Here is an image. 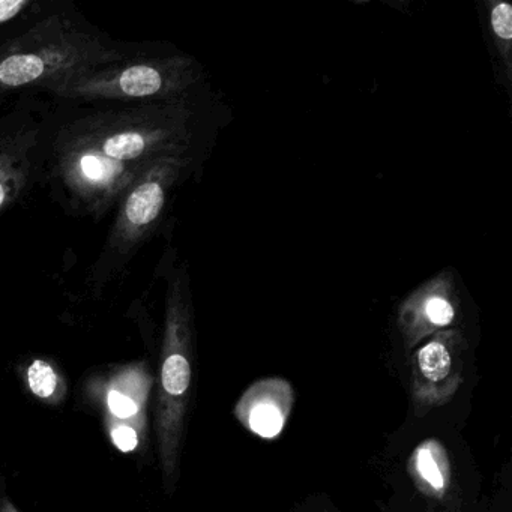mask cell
<instances>
[{"label": "cell", "instance_id": "1", "mask_svg": "<svg viewBox=\"0 0 512 512\" xmlns=\"http://www.w3.org/2000/svg\"><path fill=\"white\" fill-rule=\"evenodd\" d=\"M179 121L166 103L98 107L56 128L35 158L62 205L100 220L146 170L179 154Z\"/></svg>", "mask_w": 512, "mask_h": 512}, {"label": "cell", "instance_id": "2", "mask_svg": "<svg viewBox=\"0 0 512 512\" xmlns=\"http://www.w3.org/2000/svg\"><path fill=\"white\" fill-rule=\"evenodd\" d=\"M124 59L101 38L62 16L49 17L22 37L0 46V95L14 89H53L71 76Z\"/></svg>", "mask_w": 512, "mask_h": 512}, {"label": "cell", "instance_id": "3", "mask_svg": "<svg viewBox=\"0 0 512 512\" xmlns=\"http://www.w3.org/2000/svg\"><path fill=\"white\" fill-rule=\"evenodd\" d=\"M181 79V68L172 61L124 58L71 76L50 92L68 100L140 103L169 97Z\"/></svg>", "mask_w": 512, "mask_h": 512}, {"label": "cell", "instance_id": "4", "mask_svg": "<svg viewBox=\"0 0 512 512\" xmlns=\"http://www.w3.org/2000/svg\"><path fill=\"white\" fill-rule=\"evenodd\" d=\"M179 167V154L163 158L146 170L119 200L118 215L104 250V259L110 257V262L104 268L121 265L155 229Z\"/></svg>", "mask_w": 512, "mask_h": 512}, {"label": "cell", "instance_id": "5", "mask_svg": "<svg viewBox=\"0 0 512 512\" xmlns=\"http://www.w3.org/2000/svg\"><path fill=\"white\" fill-rule=\"evenodd\" d=\"M463 383V359L454 340L436 337L419 347L412 362V397L418 412L448 403Z\"/></svg>", "mask_w": 512, "mask_h": 512}, {"label": "cell", "instance_id": "6", "mask_svg": "<svg viewBox=\"0 0 512 512\" xmlns=\"http://www.w3.org/2000/svg\"><path fill=\"white\" fill-rule=\"evenodd\" d=\"M295 403L287 380L271 377L257 380L239 398L235 416L251 433L262 439H275L283 433Z\"/></svg>", "mask_w": 512, "mask_h": 512}, {"label": "cell", "instance_id": "7", "mask_svg": "<svg viewBox=\"0 0 512 512\" xmlns=\"http://www.w3.org/2000/svg\"><path fill=\"white\" fill-rule=\"evenodd\" d=\"M37 145L38 131L0 137V212L25 190Z\"/></svg>", "mask_w": 512, "mask_h": 512}, {"label": "cell", "instance_id": "8", "mask_svg": "<svg viewBox=\"0 0 512 512\" xmlns=\"http://www.w3.org/2000/svg\"><path fill=\"white\" fill-rule=\"evenodd\" d=\"M412 472L422 488L440 497L446 493L451 481L448 457L445 449L436 440H427L413 452Z\"/></svg>", "mask_w": 512, "mask_h": 512}, {"label": "cell", "instance_id": "9", "mask_svg": "<svg viewBox=\"0 0 512 512\" xmlns=\"http://www.w3.org/2000/svg\"><path fill=\"white\" fill-rule=\"evenodd\" d=\"M161 382L170 397L182 398L187 394L191 383V364L182 350H172L164 359Z\"/></svg>", "mask_w": 512, "mask_h": 512}, {"label": "cell", "instance_id": "10", "mask_svg": "<svg viewBox=\"0 0 512 512\" xmlns=\"http://www.w3.org/2000/svg\"><path fill=\"white\" fill-rule=\"evenodd\" d=\"M29 386L40 398H49L58 386V376L52 365L44 361H35L28 371Z\"/></svg>", "mask_w": 512, "mask_h": 512}, {"label": "cell", "instance_id": "11", "mask_svg": "<svg viewBox=\"0 0 512 512\" xmlns=\"http://www.w3.org/2000/svg\"><path fill=\"white\" fill-rule=\"evenodd\" d=\"M422 317L433 328H446L455 319V308L442 296H430L422 305Z\"/></svg>", "mask_w": 512, "mask_h": 512}, {"label": "cell", "instance_id": "12", "mask_svg": "<svg viewBox=\"0 0 512 512\" xmlns=\"http://www.w3.org/2000/svg\"><path fill=\"white\" fill-rule=\"evenodd\" d=\"M491 26L494 34L503 41L512 38V7L508 2H500L491 13Z\"/></svg>", "mask_w": 512, "mask_h": 512}, {"label": "cell", "instance_id": "13", "mask_svg": "<svg viewBox=\"0 0 512 512\" xmlns=\"http://www.w3.org/2000/svg\"><path fill=\"white\" fill-rule=\"evenodd\" d=\"M109 407L118 418H131L137 413L136 401L119 391L110 392Z\"/></svg>", "mask_w": 512, "mask_h": 512}, {"label": "cell", "instance_id": "14", "mask_svg": "<svg viewBox=\"0 0 512 512\" xmlns=\"http://www.w3.org/2000/svg\"><path fill=\"white\" fill-rule=\"evenodd\" d=\"M113 443L121 449L122 452L134 451L139 443V436H137L134 428L128 427V425H121V427L115 428L112 433Z\"/></svg>", "mask_w": 512, "mask_h": 512}, {"label": "cell", "instance_id": "15", "mask_svg": "<svg viewBox=\"0 0 512 512\" xmlns=\"http://www.w3.org/2000/svg\"><path fill=\"white\" fill-rule=\"evenodd\" d=\"M31 5V0H0V26L19 17Z\"/></svg>", "mask_w": 512, "mask_h": 512}]
</instances>
